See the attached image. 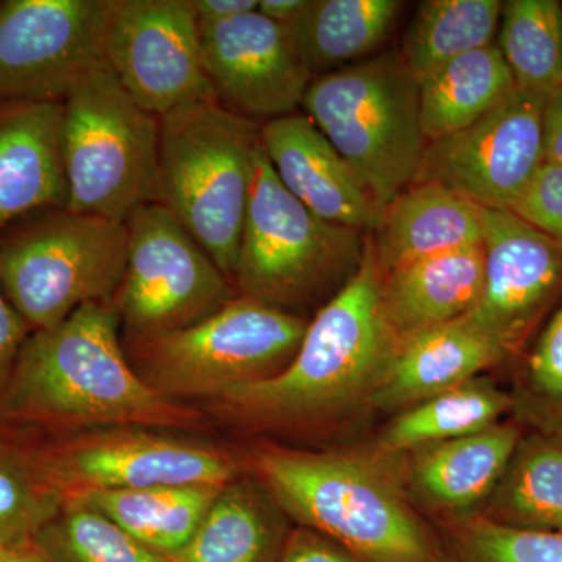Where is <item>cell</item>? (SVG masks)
I'll return each mask as SVG.
<instances>
[{
  "instance_id": "74e56055",
  "label": "cell",
  "mask_w": 562,
  "mask_h": 562,
  "mask_svg": "<svg viewBox=\"0 0 562 562\" xmlns=\"http://www.w3.org/2000/svg\"><path fill=\"white\" fill-rule=\"evenodd\" d=\"M543 160L562 168V87L550 92L543 103Z\"/></svg>"
},
{
  "instance_id": "4fadbf2b",
  "label": "cell",
  "mask_w": 562,
  "mask_h": 562,
  "mask_svg": "<svg viewBox=\"0 0 562 562\" xmlns=\"http://www.w3.org/2000/svg\"><path fill=\"white\" fill-rule=\"evenodd\" d=\"M546 99L514 88L464 131L428 143L413 183H439L483 209L512 210L546 162Z\"/></svg>"
},
{
  "instance_id": "7402d4cb",
  "label": "cell",
  "mask_w": 562,
  "mask_h": 562,
  "mask_svg": "<svg viewBox=\"0 0 562 562\" xmlns=\"http://www.w3.org/2000/svg\"><path fill=\"white\" fill-rule=\"evenodd\" d=\"M291 520L249 471L233 480L172 562H279Z\"/></svg>"
},
{
  "instance_id": "5bb4252c",
  "label": "cell",
  "mask_w": 562,
  "mask_h": 562,
  "mask_svg": "<svg viewBox=\"0 0 562 562\" xmlns=\"http://www.w3.org/2000/svg\"><path fill=\"white\" fill-rule=\"evenodd\" d=\"M105 60L154 116L214 101L191 0H110Z\"/></svg>"
},
{
  "instance_id": "e0dca14e",
  "label": "cell",
  "mask_w": 562,
  "mask_h": 562,
  "mask_svg": "<svg viewBox=\"0 0 562 562\" xmlns=\"http://www.w3.org/2000/svg\"><path fill=\"white\" fill-rule=\"evenodd\" d=\"M260 146L283 187L317 217L366 235L375 227L379 203L305 114L265 122Z\"/></svg>"
},
{
  "instance_id": "1f68e13d",
  "label": "cell",
  "mask_w": 562,
  "mask_h": 562,
  "mask_svg": "<svg viewBox=\"0 0 562 562\" xmlns=\"http://www.w3.org/2000/svg\"><path fill=\"white\" fill-rule=\"evenodd\" d=\"M46 562H172L83 501H68L33 541Z\"/></svg>"
},
{
  "instance_id": "484cf974",
  "label": "cell",
  "mask_w": 562,
  "mask_h": 562,
  "mask_svg": "<svg viewBox=\"0 0 562 562\" xmlns=\"http://www.w3.org/2000/svg\"><path fill=\"white\" fill-rule=\"evenodd\" d=\"M516 88L497 44L469 52L419 80L422 132L428 143L464 131Z\"/></svg>"
},
{
  "instance_id": "30bf717a",
  "label": "cell",
  "mask_w": 562,
  "mask_h": 562,
  "mask_svg": "<svg viewBox=\"0 0 562 562\" xmlns=\"http://www.w3.org/2000/svg\"><path fill=\"white\" fill-rule=\"evenodd\" d=\"M24 438L65 502L91 491L225 486L247 471L243 454L188 432L114 427L63 438Z\"/></svg>"
},
{
  "instance_id": "ab89813d",
  "label": "cell",
  "mask_w": 562,
  "mask_h": 562,
  "mask_svg": "<svg viewBox=\"0 0 562 562\" xmlns=\"http://www.w3.org/2000/svg\"><path fill=\"white\" fill-rule=\"evenodd\" d=\"M312 0H260L258 11L277 24L291 27L308 10Z\"/></svg>"
},
{
  "instance_id": "8992f818",
  "label": "cell",
  "mask_w": 562,
  "mask_h": 562,
  "mask_svg": "<svg viewBox=\"0 0 562 562\" xmlns=\"http://www.w3.org/2000/svg\"><path fill=\"white\" fill-rule=\"evenodd\" d=\"M302 110L380 210L413 183L428 140L422 132L419 80L401 55L379 54L314 77Z\"/></svg>"
},
{
  "instance_id": "7c38bea8",
  "label": "cell",
  "mask_w": 562,
  "mask_h": 562,
  "mask_svg": "<svg viewBox=\"0 0 562 562\" xmlns=\"http://www.w3.org/2000/svg\"><path fill=\"white\" fill-rule=\"evenodd\" d=\"M110 0L0 2V105L63 103L105 60Z\"/></svg>"
},
{
  "instance_id": "8d00e7d4",
  "label": "cell",
  "mask_w": 562,
  "mask_h": 562,
  "mask_svg": "<svg viewBox=\"0 0 562 562\" xmlns=\"http://www.w3.org/2000/svg\"><path fill=\"white\" fill-rule=\"evenodd\" d=\"M31 335V328L7 301L0 286V401L9 387L22 346Z\"/></svg>"
},
{
  "instance_id": "3957f363",
  "label": "cell",
  "mask_w": 562,
  "mask_h": 562,
  "mask_svg": "<svg viewBox=\"0 0 562 562\" xmlns=\"http://www.w3.org/2000/svg\"><path fill=\"white\" fill-rule=\"evenodd\" d=\"M247 471L297 527L327 536L357 562H443L438 530L416 508L395 457L260 442Z\"/></svg>"
},
{
  "instance_id": "4dcf8cb0",
  "label": "cell",
  "mask_w": 562,
  "mask_h": 562,
  "mask_svg": "<svg viewBox=\"0 0 562 562\" xmlns=\"http://www.w3.org/2000/svg\"><path fill=\"white\" fill-rule=\"evenodd\" d=\"M65 505L41 471L27 439L0 428V543L32 546Z\"/></svg>"
},
{
  "instance_id": "836d02e7",
  "label": "cell",
  "mask_w": 562,
  "mask_h": 562,
  "mask_svg": "<svg viewBox=\"0 0 562 562\" xmlns=\"http://www.w3.org/2000/svg\"><path fill=\"white\" fill-rule=\"evenodd\" d=\"M509 394L522 427L562 436V303L525 355Z\"/></svg>"
},
{
  "instance_id": "f546056e",
  "label": "cell",
  "mask_w": 562,
  "mask_h": 562,
  "mask_svg": "<svg viewBox=\"0 0 562 562\" xmlns=\"http://www.w3.org/2000/svg\"><path fill=\"white\" fill-rule=\"evenodd\" d=\"M498 50L520 90L549 95L562 87V3L503 2Z\"/></svg>"
},
{
  "instance_id": "9c48e42d",
  "label": "cell",
  "mask_w": 562,
  "mask_h": 562,
  "mask_svg": "<svg viewBox=\"0 0 562 562\" xmlns=\"http://www.w3.org/2000/svg\"><path fill=\"white\" fill-rule=\"evenodd\" d=\"M310 321L236 295L183 330L125 344L133 369L172 401L201 406L233 387L271 379L294 360Z\"/></svg>"
},
{
  "instance_id": "e575fe53",
  "label": "cell",
  "mask_w": 562,
  "mask_h": 562,
  "mask_svg": "<svg viewBox=\"0 0 562 562\" xmlns=\"http://www.w3.org/2000/svg\"><path fill=\"white\" fill-rule=\"evenodd\" d=\"M509 211L562 244V168L543 162Z\"/></svg>"
},
{
  "instance_id": "4316f807",
  "label": "cell",
  "mask_w": 562,
  "mask_h": 562,
  "mask_svg": "<svg viewBox=\"0 0 562 562\" xmlns=\"http://www.w3.org/2000/svg\"><path fill=\"white\" fill-rule=\"evenodd\" d=\"M513 413V398L484 376L462 383L395 414L376 441V452L402 457L498 424Z\"/></svg>"
},
{
  "instance_id": "6da1fadb",
  "label": "cell",
  "mask_w": 562,
  "mask_h": 562,
  "mask_svg": "<svg viewBox=\"0 0 562 562\" xmlns=\"http://www.w3.org/2000/svg\"><path fill=\"white\" fill-rule=\"evenodd\" d=\"M114 427L216 430L201 406L172 401L140 379L113 303H88L57 327L29 336L0 401V428L52 439Z\"/></svg>"
},
{
  "instance_id": "44dd1931",
  "label": "cell",
  "mask_w": 562,
  "mask_h": 562,
  "mask_svg": "<svg viewBox=\"0 0 562 562\" xmlns=\"http://www.w3.org/2000/svg\"><path fill=\"white\" fill-rule=\"evenodd\" d=\"M382 277L483 241L480 206L439 183H412L380 210L368 235Z\"/></svg>"
},
{
  "instance_id": "7a4b0ae2",
  "label": "cell",
  "mask_w": 562,
  "mask_h": 562,
  "mask_svg": "<svg viewBox=\"0 0 562 562\" xmlns=\"http://www.w3.org/2000/svg\"><path fill=\"white\" fill-rule=\"evenodd\" d=\"M382 281L368 238L360 269L314 314L291 364L203 403V412L216 427L301 436L368 408L397 339Z\"/></svg>"
},
{
  "instance_id": "cb8c5ba5",
  "label": "cell",
  "mask_w": 562,
  "mask_h": 562,
  "mask_svg": "<svg viewBox=\"0 0 562 562\" xmlns=\"http://www.w3.org/2000/svg\"><path fill=\"white\" fill-rule=\"evenodd\" d=\"M222 490L195 484L91 491L76 501L90 503L151 552L172 561L194 538Z\"/></svg>"
},
{
  "instance_id": "83f0119b",
  "label": "cell",
  "mask_w": 562,
  "mask_h": 562,
  "mask_svg": "<svg viewBox=\"0 0 562 562\" xmlns=\"http://www.w3.org/2000/svg\"><path fill=\"white\" fill-rule=\"evenodd\" d=\"M480 514L508 527L562 535V436L524 432Z\"/></svg>"
},
{
  "instance_id": "ba28073f",
  "label": "cell",
  "mask_w": 562,
  "mask_h": 562,
  "mask_svg": "<svg viewBox=\"0 0 562 562\" xmlns=\"http://www.w3.org/2000/svg\"><path fill=\"white\" fill-rule=\"evenodd\" d=\"M127 250L125 222L40 211L0 236V286L32 333L49 330L80 306L111 302Z\"/></svg>"
},
{
  "instance_id": "d4e9b609",
  "label": "cell",
  "mask_w": 562,
  "mask_h": 562,
  "mask_svg": "<svg viewBox=\"0 0 562 562\" xmlns=\"http://www.w3.org/2000/svg\"><path fill=\"white\" fill-rule=\"evenodd\" d=\"M401 9L397 0H312L290 31L310 72L319 77L371 58Z\"/></svg>"
},
{
  "instance_id": "603a6c76",
  "label": "cell",
  "mask_w": 562,
  "mask_h": 562,
  "mask_svg": "<svg viewBox=\"0 0 562 562\" xmlns=\"http://www.w3.org/2000/svg\"><path fill=\"white\" fill-rule=\"evenodd\" d=\"M483 288V244L424 258L382 281L384 313L397 335L468 316Z\"/></svg>"
},
{
  "instance_id": "ac0fdd59",
  "label": "cell",
  "mask_w": 562,
  "mask_h": 562,
  "mask_svg": "<svg viewBox=\"0 0 562 562\" xmlns=\"http://www.w3.org/2000/svg\"><path fill=\"white\" fill-rule=\"evenodd\" d=\"M524 436L519 422H498L473 435L416 450L403 483L414 502L443 522L483 512Z\"/></svg>"
},
{
  "instance_id": "d590c367",
  "label": "cell",
  "mask_w": 562,
  "mask_h": 562,
  "mask_svg": "<svg viewBox=\"0 0 562 562\" xmlns=\"http://www.w3.org/2000/svg\"><path fill=\"white\" fill-rule=\"evenodd\" d=\"M279 562H357L338 543L305 527L291 528Z\"/></svg>"
},
{
  "instance_id": "f1b7e54d",
  "label": "cell",
  "mask_w": 562,
  "mask_h": 562,
  "mask_svg": "<svg viewBox=\"0 0 562 562\" xmlns=\"http://www.w3.org/2000/svg\"><path fill=\"white\" fill-rule=\"evenodd\" d=\"M502 9L498 0L422 2L403 40V63L420 80L453 58L491 46Z\"/></svg>"
},
{
  "instance_id": "d6a6232c",
  "label": "cell",
  "mask_w": 562,
  "mask_h": 562,
  "mask_svg": "<svg viewBox=\"0 0 562 562\" xmlns=\"http://www.w3.org/2000/svg\"><path fill=\"white\" fill-rule=\"evenodd\" d=\"M443 562H562V535L524 530L482 514L439 524Z\"/></svg>"
},
{
  "instance_id": "f35d334b",
  "label": "cell",
  "mask_w": 562,
  "mask_h": 562,
  "mask_svg": "<svg viewBox=\"0 0 562 562\" xmlns=\"http://www.w3.org/2000/svg\"><path fill=\"white\" fill-rule=\"evenodd\" d=\"M260 0H191L199 24H220L258 10Z\"/></svg>"
},
{
  "instance_id": "9a60e30c",
  "label": "cell",
  "mask_w": 562,
  "mask_h": 562,
  "mask_svg": "<svg viewBox=\"0 0 562 562\" xmlns=\"http://www.w3.org/2000/svg\"><path fill=\"white\" fill-rule=\"evenodd\" d=\"M483 288L469 319L508 357L525 342L562 292V244L509 210L480 206Z\"/></svg>"
},
{
  "instance_id": "d6986e66",
  "label": "cell",
  "mask_w": 562,
  "mask_h": 562,
  "mask_svg": "<svg viewBox=\"0 0 562 562\" xmlns=\"http://www.w3.org/2000/svg\"><path fill=\"white\" fill-rule=\"evenodd\" d=\"M508 358L468 316L402 333L368 408L403 412L471 382Z\"/></svg>"
},
{
  "instance_id": "52a82bcc",
  "label": "cell",
  "mask_w": 562,
  "mask_h": 562,
  "mask_svg": "<svg viewBox=\"0 0 562 562\" xmlns=\"http://www.w3.org/2000/svg\"><path fill=\"white\" fill-rule=\"evenodd\" d=\"M160 121L103 61L63 102L60 146L72 213L125 222L155 201Z\"/></svg>"
},
{
  "instance_id": "60d3db41",
  "label": "cell",
  "mask_w": 562,
  "mask_h": 562,
  "mask_svg": "<svg viewBox=\"0 0 562 562\" xmlns=\"http://www.w3.org/2000/svg\"><path fill=\"white\" fill-rule=\"evenodd\" d=\"M0 562H46L35 547H11L0 543Z\"/></svg>"
},
{
  "instance_id": "ffe728a7",
  "label": "cell",
  "mask_w": 562,
  "mask_h": 562,
  "mask_svg": "<svg viewBox=\"0 0 562 562\" xmlns=\"http://www.w3.org/2000/svg\"><path fill=\"white\" fill-rule=\"evenodd\" d=\"M63 103L0 105V236L18 221L68 206Z\"/></svg>"
},
{
  "instance_id": "277c9868",
  "label": "cell",
  "mask_w": 562,
  "mask_h": 562,
  "mask_svg": "<svg viewBox=\"0 0 562 562\" xmlns=\"http://www.w3.org/2000/svg\"><path fill=\"white\" fill-rule=\"evenodd\" d=\"M158 121L154 202L187 228L233 283L261 125L216 101L184 106Z\"/></svg>"
},
{
  "instance_id": "5b68a950",
  "label": "cell",
  "mask_w": 562,
  "mask_h": 562,
  "mask_svg": "<svg viewBox=\"0 0 562 562\" xmlns=\"http://www.w3.org/2000/svg\"><path fill=\"white\" fill-rule=\"evenodd\" d=\"M368 235L317 217L281 183L258 146L233 286L236 294L303 316L360 269Z\"/></svg>"
},
{
  "instance_id": "8fae6325",
  "label": "cell",
  "mask_w": 562,
  "mask_h": 562,
  "mask_svg": "<svg viewBox=\"0 0 562 562\" xmlns=\"http://www.w3.org/2000/svg\"><path fill=\"white\" fill-rule=\"evenodd\" d=\"M125 227L127 265L111 299L124 346L199 324L238 295L213 258L160 203L140 205Z\"/></svg>"
},
{
  "instance_id": "2e32d148",
  "label": "cell",
  "mask_w": 562,
  "mask_h": 562,
  "mask_svg": "<svg viewBox=\"0 0 562 562\" xmlns=\"http://www.w3.org/2000/svg\"><path fill=\"white\" fill-rule=\"evenodd\" d=\"M199 27L206 77L221 106L257 124L302 109L314 77L290 27L258 10Z\"/></svg>"
}]
</instances>
